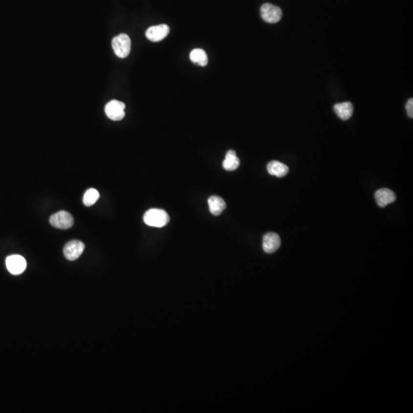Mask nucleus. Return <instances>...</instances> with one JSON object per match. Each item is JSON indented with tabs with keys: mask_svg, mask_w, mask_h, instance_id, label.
<instances>
[{
	"mask_svg": "<svg viewBox=\"0 0 413 413\" xmlns=\"http://www.w3.org/2000/svg\"><path fill=\"white\" fill-rule=\"evenodd\" d=\"M145 223L150 227H163L170 221V217L166 211L162 209L152 208L145 213L143 217Z\"/></svg>",
	"mask_w": 413,
	"mask_h": 413,
	"instance_id": "1",
	"label": "nucleus"
},
{
	"mask_svg": "<svg viewBox=\"0 0 413 413\" xmlns=\"http://www.w3.org/2000/svg\"><path fill=\"white\" fill-rule=\"evenodd\" d=\"M112 47L116 56L120 58H127L131 51L130 38L127 34H120L113 38Z\"/></svg>",
	"mask_w": 413,
	"mask_h": 413,
	"instance_id": "2",
	"label": "nucleus"
},
{
	"mask_svg": "<svg viewBox=\"0 0 413 413\" xmlns=\"http://www.w3.org/2000/svg\"><path fill=\"white\" fill-rule=\"evenodd\" d=\"M126 105L119 100H113L105 106V113L109 119L113 121H120L125 116Z\"/></svg>",
	"mask_w": 413,
	"mask_h": 413,
	"instance_id": "3",
	"label": "nucleus"
},
{
	"mask_svg": "<svg viewBox=\"0 0 413 413\" xmlns=\"http://www.w3.org/2000/svg\"><path fill=\"white\" fill-rule=\"evenodd\" d=\"M50 223L55 228L67 230L74 225V218L67 211H61L51 215Z\"/></svg>",
	"mask_w": 413,
	"mask_h": 413,
	"instance_id": "4",
	"label": "nucleus"
},
{
	"mask_svg": "<svg viewBox=\"0 0 413 413\" xmlns=\"http://www.w3.org/2000/svg\"><path fill=\"white\" fill-rule=\"evenodd\" d=\"M261 16L266 22L276 23L281 20L283 12L276 5L270 3H265L261 6Z\"/></svg>",
	"mask_w": 413,
	"mask_h": 413,
	"instance_id": "5",
	"label": "nucleus"
},
{
	"mask_svg": "<svg viewBox=\"0 0 413 413\" xmlns=\"http://www.w3.org/2000/svg\"><path fill=\"white\" fill-rule=\"evenodd\" d=\"M5 265L9 273L13 275H20L26 269L27 263L24 257L20 255L9 256L6 258Z\"/></svg>",
	"mask_w": 413,
	"mask_h": 413,
	"instance_id": "6",
	"label": "nucleus"
},
{
	"mask_svg": "<svg viewBox=\"0 0 413 413\" xmlns=\"http://www.w3.org/2000/svg\"><path fill=\"white\" fill-rule=\"evenodd\" d=\"M85 243L80 240H71L64 248V255L70 261H74L79 258L85 250Z\"/></svg>",
	"mask_w": 413,
	"mask_h": 413,
	"instance_id": "7",
	"label": "nucleus"
},
{
	"mask_svg": "<svg viewBox=\"0 0 413 413\" xmlns=\"http://www.w3.org/2000/svg\"><path fill=\"white\" fill-rule=\"evenodd\" d=\"M169 32H170V28L169 25L162 24V25L150 27L146 30V36L151 42L158 43L163 40L169 35Z\"/></svg>",
	"mask_w": 413,
	"mask_h": 413,
	"instance_id": "8",
	"label": "nucleus"
},
{
	"mask_svg": "<svg viewBox=\"0 0 413 413\" xmlns=\"http://www.w3.org/2000/svg\"><path fill=\"white\" fill-rule=\"evenodd\" d=\"M281 245L280 236L276 233H268L263 237L262 248L266 253H273L278 250Z\"/></svg>",
	"mask_w": 413,
	"mask_h": 413,
	"instance_id": "9",
	"label": "nucleus"
},
{
	"mask_svg": "<svg viewBox=\"0 0 413 413\" xmlns=\"http://www.w3.org/2000/svg\"><path fill=\"white\" fill-rule=\"evenodd\" d=\"M376 203L380 208H385L388 204H392L396 199V195L388 188H381L375 193Z\"/></svg>",
	"mask_w": 413,
	"mask_h": 413,
	"instance_id": "10",
	"label": "nucleus"
},
{
	"mask_svg": "<svg viewBox=\"0 0 413 413\" xmlns=\"http://www.w3.org/2000/svg\"><path fill=\"white\" fill-rule=\"evenodd\" d=\"M210 212L215 216H219L226 209V203L222 197L219 196H211L208 199Z\"/></svg>",
	"mask_w": 413,
	"mask_h": 413,
	"instance_id": "11",
	"label": "nucleus"
},
{
	"mask_svg": "<svg viewBox=\"0 0 413 413\" xmlns=\"http://www.w3.org/2000/svg\"><path fill=\"white\" fill-rule=\"evenodd\" d=\"M334 111L341 120H348L351 117L353 113V104L350 102L337 104L334 107Z\"/></svg>",
	"mask_w": 413,
	"mask_h": 413,
	"instance_id": "12",
	"label": "nucleus"
},
{
	"mask_svg": "<svg viewBox=\"0 0 413 413\" xmlns=\"http://www.w3.org/2000/svg\"><path fill=\"white\" fill-rule=\"evenodd\" d=\"M267 170L268 173L271 175L282 178V177H284L288 174L289 169L285 164L282 163L278 161H273V162H270L268 164Z\"/></svg>",
	"mask_w": 413,
	"mask_h": 413,
	"instance_id": "13",
	"label": "nucleus"
},
{
	"mask_svg": "<svg viewBox=\"0 0 413 413\" xmlns=\"http://www.w3.org/2000/svg\"><path fill=\"white\" fill-rule=\"evenodd\" d=\"M239 166V159L236 152L234 150H230L227 152L225 159L223 162V169L227 171H234L238 169Z\"/></svg>",
	"mask_w": 413,
	"mask_h": 413,
	"instance_id": "14",
	"label": "nucleus"
},
{
	"mask_svg": "<svg viewBox=\"0 0 413 413\" xmlns=\"http://www.w3.org/2000/svg\"><path fill=\"white\" fill-rule=\"evenodd\" d=\"M190 59L194 64H197V65L200 67H204L208 63L207 53L200 48L192 50L190 54Z\"/></svg>",
	"mask_w": 413,
	"mask_h": 413,
	"instance_id": "15",
	"label": "nucleus"
},
{
	"mask_svg": "<svg viewBox=\"0 0 413 413\" xmlns=\"http://www.w3.org/2000/svg\"><path fill=\"white\" fill-rule=\"evenodd\" d=\"M100 197V194L94 188H90L85 192V196H84V204L87 207H90L97 202Z\"/></svg>",
	"mask_w": 413,
	"mask_h": 413,
	"instance_id": "16",
	"label": "nucleus"
},
{
	"mask_svg": "<svg viewBox=\"0 0 413 413\" xmlns=\"http://www.w3.org/2000/svg\"><path fill=\"white\" fill-rule=\"evenodd\" d=\"M406 111L408 113L409 117H413V99L411 98L408 100V102L406 104Z\"/></svg>",
	"mask_w": 413,
	"mask_h": 413,
	"instance_id": "17",
	"label": "nucleus"
}]
</instances>
